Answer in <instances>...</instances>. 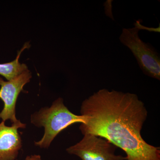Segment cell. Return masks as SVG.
Returning <instances> with one entry per match:
<instances>
[{"instance_id":"6da1fadb","label":"cell","mask_w":160,"mask_h":160,"mask_svg":"<svg viewBox=\"0 0 160 160\" xmlns=\"http://www.w3.org/2000/svg\"><path fill=\"white\" fill-rule=\"evenodd\" d=\"M81 113L85 118L79 128L83 135L108 140L126 153V160H160V148L141 134L148 112L137 95L100 89L83 101Z\"/></svg>"},{"instance_id":"7a4b0ae2","label":"cell","mask_w":160,"mask_h":160,"mask_svg":"<svg viewBox=\"0 0 160 160\" xmlns=\"http://www.w3.org/2000/svg\"><path fill=\"white\" fill-rule=\"evenodd\" d=\"M31 122L37 127L45 129L42 138L35 145L41 148H48L60 132L72 124L85 123V118L82 115L71 112L64 105L63 99L59 98L51 107L41 109L32 114Z\"/></svg>"},{"instance_id":"3957f363","label":"cell","mask_w":160,"mask_h":160,"mask_svg":"<svg viewBox=\"0 0 160 160\" xmlns=\"http://www.w3.org/2000/svg\"><path fill=\"white\" fill-rule=\"evenodd\" d=\"M141 26L137 23L135 27L123 28L120 41L130 49L144 74L160 81V54L151 44L141 39L139 36Z\"/></svg>"},{"instance_id":"277c9868","label":"cell","mask_w":160,"mask_h":160,"mask_svg":"<svg viewBox=\"0 0 160 160\" xmlns=\"http://www.w3.org/2000/svg\"><path fill=\"white\" fill-rule=\"evenodd\" d=\"M83 135L79 142L67 148L68 153L82 160H126V157L115 154L117 147L108 140L93 134Z\"/></svg>"},{"instance_id":"5b68a950","label":"cell","mask_w":160,"mask_h":160,"mask_svg":"<svg viewBox=\"0 0 160 160\" xmlns=\"http://www.w3.org/2000/svg\"><path fill=\"white\" fill-rule=\"evenodd\" d=\"M32 77L28 69L9 81H4L0 77V99L4 102V108L0 112V118L5 122L10 120L12 124L19 120L16 117V105L18 97L24 86Z\"/></svg>"},{"instance_id":"8992f818","label":"cell","mask_w":160,"mask_h":160,"mask_svg":"<svg viewBox=\"0 0 160 160\" xmlns=\"http://www.w3.org/2000/svg\"><path fill=\"white\" fill-rule=\"evenodd\" d=\"M26 125L19 120L11 126L5 122L0 123V160H15L22 147V142L18 129L26 128Z\"/></svg>"},{"instance_id":"52a82bcc","label":"cell","mask_w":160,"mask_h":160,"mask_svg":"<svg viewBox=\"0 0 160 160\" xmlns=\"http://www.w3.org/2000/svg\"><path fill=\"white\" fill-rule=\"evenodd\" d=\"M29 44H25L20 51L18 52L16 58L10 62L0 64V75L4 77L8 81L16 77L28 69L27 66L24 64H21L19 62L20 55L23 50L29 48Z\"/></svg>"},{"instance_id":"ba28073f","label":"cell","mask_w":160,"mask_h":160,"mask_svg":"<svg viewBox=\"0 0 160 160\" xmlns=\"http://www.w3.org/2000/svg\"><path fill=\"white\" fill-rule=\"evenodd\" d=\"M25 160H42L39 155H33L30 156H27Z\"/></svg>"}]
</instances>
